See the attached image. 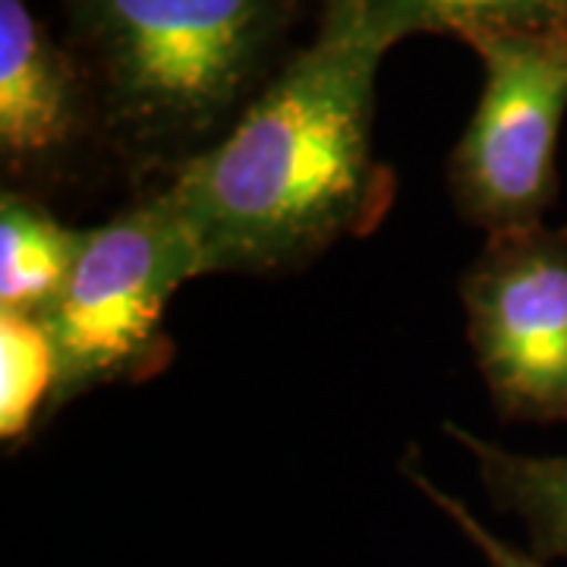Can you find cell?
I'll list each match as a JSON object with an SVG mask.
<instances>
[{"label": "cell", "instance_id": "7", "mask_svg": "<svg viewBox=\"0 0 567 567\" xmlns=\"http://www.w3.org/2000/svg\"><path fill=\"white\" fill-rule=\"evenodd\" d=\"M476 464L492 505L514 514L529 536V551L567 558V454H520L480 439L464 425H445Z\"/></svg>", "mask_w": 567, "mask_h": 567}, {"label": "cell", "instance_id": "3", "mask_svg": "<svg viewBox=\"0 0 567 567\" xmlns=\"http://www.w3.org/2000/svg\"><path fill=\"white\" fill-rule=\"evenodd\" d=\"M196 278H205L199 246L164 186L85 230L70 278L39 312L58 360L51 413L95 388L162 372L167 306Z\"/></svg>", "mask_w": 567, "mask_h": 567}, {"label": "cell", "instance_id": "10", "mask_svg": "<svg viewBox=\"0 0 567 567\" xmlns=\"http://www.w3.org/2000/svg\"><path fill=\"white\" fill-rule=\"evenodd\" d=\"M54 382L58 360L39 316L0 312V439L7 445L51 410Z\"/></svg>", "mask_w": 567, "mask_h": 567}, {"label": "cell", "instance_id": "4", "mask_svg": "<svg viewBox=\"0 0 567 567\" xmlns=\"http://www.w3.org/2000/svg\"><path fill=\"white\" fill-rule=\"evenodd\" d=\"M470 44L483 61V92L447 164L451 196L488 237L536 227L555 193L567 29L495 32Z\"/></svg>", "mask_w": 567, "mask_h": 567}, {"label": "cell", "instance_id": "5", "mask_svg": "<svg viewBox=\"0 0 567 567\" xmlns=\"http://www.w3.org/2000/svg\"><path fill=\"white\" fill-rule=\"evenodd\" d=\"M466 341L492 401L517 420H567V234H492L461 284Z\"/></svg>", "mask_w": 567, "mask_h": 567}, {"label": "cell", "instance_id": "11", "mask_svg": "<svg viewBox=\"0 0 567 567\" xmlns=\"http://www.w3.org/2000/svg\"><path fill=\"white\" fill-rule=\"evenodd\" d=\"M404 473H406V480H410V483L420 488L432 505L445 514L447 520L454 524V529L464 536L466 543L483 555L486 567H546L539 558H536V555H533V551H524V548L505 543L502 536H495V533H492V529H488L486 524H483V520H480V517H476V514L461 502V498H454L451 492H445L442 486H435V483H432V480L423 473V466L416 464L413 457H406L404 461Z\"/></svg>", "mask_w": 567, "mask_h": 567}, {"label": "cell", "instance_id": "6", "mask_svg": "<svg viewBox=\"0 0 567 567\" xmlns=\"http://www.w3.org/2000/svg\"><path fill=\"white\" fill-rule=\"evenodd\" d=\"M102 123L73 51L25 0H0V158L13 177H44Z\"/></svg>", "mask_w": 567, "mask_h": 567}, {"label": "cell", "instance_id": "8", "mask_svg": "<svg viewBox=\"0 0 567 567\" xmlns=\"http://www.w3.org/2000/svg\"><path fill=\"white\" fill-rule=\"evenodd\" d=\"M85 230L61 224L22 189L0 196V312L39 316L61 293Z\"/></svg>", "mask_w": 567, "mask_h": 567}, {"label": "cell", "instance_id": "9", "mask_svg": "<svg viewBox=\"0 0 567 567\" xmlns=\"http://www.w3.org/2000/svg\"><path fill=\"white\" fill-rule=\"evenodd\" d=\"M401 41L413 32H451L473 41L495 32L567 29V0H357Z\"/></svg>", "mask_w": 567, "mask_h": 567}, {"label": "cell", "instance_id": "1", "mask_svg": "<svg viewBox=\"0 0 567 567\" xmlns=\"http://www.w3.org/2000/svg\"><path fill=\"white\" fill-rule=\"evenodd\" d=\"M394 44L357 0H322L316 39L221 140L167 174L205 275L297 268L385 218L394 177L375 158L372 114Z\"/></svg>", "mask_w": 567, "mask_h": 567}, {"label": "cell", "instance_id": "2", "mask_svg": "<svg viewBox=\"0 0 567 567\" xmlns=\"http://www.w3.org/2000/svg\"><path fill=\"white\" fill-rule=\"evenodd\" d=\"M102 126L167 174L271 82L293 0H63Z\"/></svg>", "mask_w": 567, "mask_h": 567}]
</instances>
